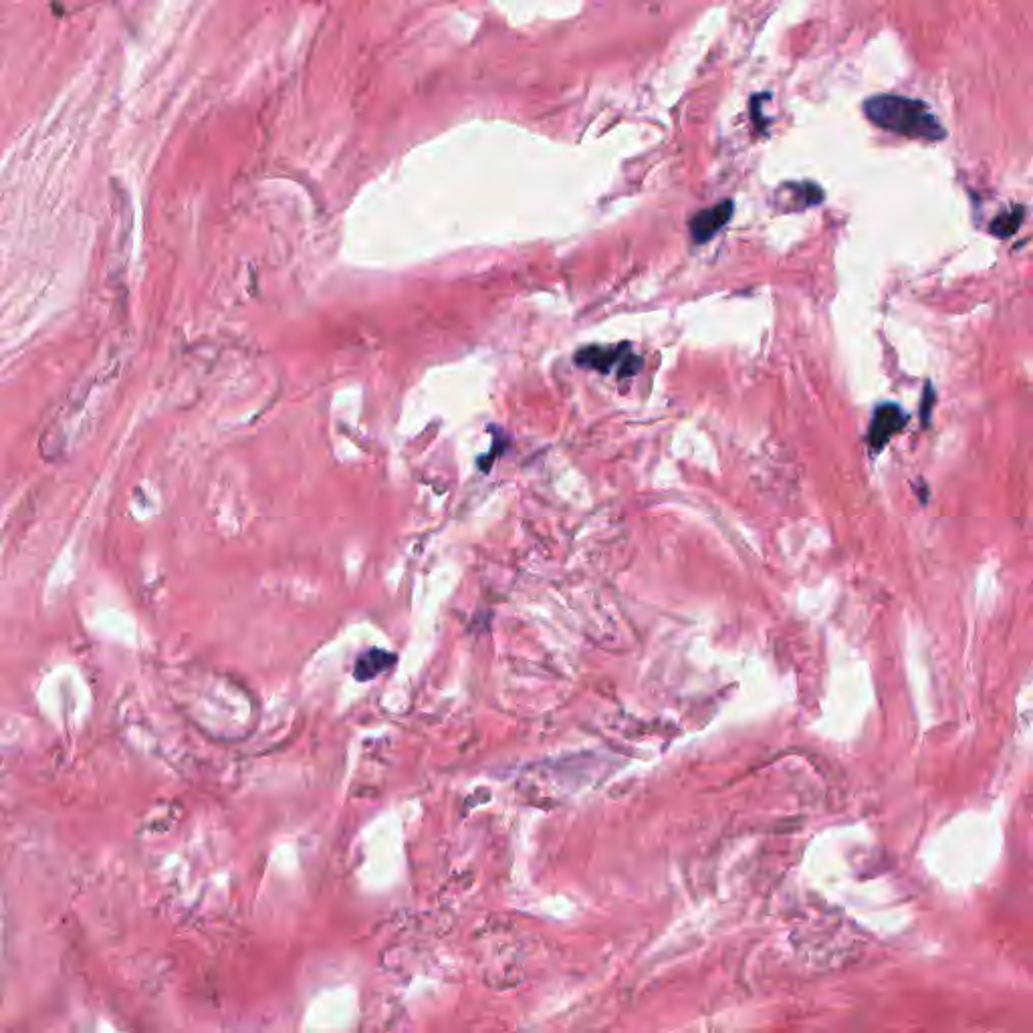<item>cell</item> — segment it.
Instances as JSON below:
<instances>
[{
	"mask_svg": "<svg viewBox=\"0 0 1033 1033\" xmlns=\"http://www.w3.org/2000/svg\"><path fill=\"white\" fill-rule=\"evenodd\" d=\"M864 113L874 126L904 138L927 142H939L947 138L943 124L921 99L886 93L874 95L864 103Z\"/></svg>",
	"mask_w": 1033,
	"mask_h": 1033,
	"instance_id": "obj_1",
	"label": "cell"
},
{
	"mask_svg": "<svg viewBox=\"0 0 1033 1033\" xmlns=\"http://www.w3.org/2000/svg\"><path fill=\"white\" fill-rule=\"evenodd\" d=\"M576 364L582 368L598 370L602 374L618 372L620 378H632L642 368V360L638 356H634V352L630 350V346H626V343L624 346H614V348H604V346L584 348L578 352Z\"/></svg>",
	"mask_w": 1033,
	"mask_h": 1033,
	"instance_id": "obj_2",
	"label": "cell"
},
{
	"mask_svg": "<svg viewBox=\"0 0 1033 1033\" xmlns=\"http://www.w3.org/2000/svg\"><path fill=\"white\" fill-rule=\"evenodd\" d=\"M908 422V416L904 410L894 402H884L876 406L870 428H868V446L874 452H880L892 436H896Z\"/></svg>",
	"mask_w": 1033,
	"mask_h": 1033,
	"instance_id": "obj_3",
	"label": "cell"
},
{
	"mask_svg": "<svg viewBox=\"0 0 1033 1033\" xmlns=\"http://www.w3.org/2000/svg\"><path fill=\"white\" fill-rule=\"evenodd\" d=\"M733 212H735L733 200H723L711 208L697 212L691 218V222H688L693 241L699 245L709 243L721 231V228H725L729 224V220L733 218Z\"/></svg>",
	"mask_w": 1033,
	"mask_h": 1033,
	"instance_id": "obj_4",
	"label": "cell"
},
{
	"mask_svg": "<svg viewBox=\"0 0 1033 1033\" xmlns=\"http://www.w3.org/2000/svg\"><path fill=\"white\" fill-rule=\"evenodd\" d=\"M394 662H396V654L380 650V648H372L358 658L354 674L358 680H372L378 674L390 670L394 666Z\"/></svg>",
	"mask_w": 1033,
	"mask_h": 1033,
	"instance_id": "obj_5",
	"label": "cell"
},
{
	"mask_svg": "<svg viewBox=\"0 0 1033 1033\" xmlns=\"http://www.w3.org/2000/svg\"><path fill=\"white\" fill-rule=\"evenodd\" d=\"M789 190V202L793 210H801L808 206H816L824 200V192L812 184V182H801V184H785Z\"/></svg>",
	"mask_w": 1033,
	"mask_h": 1033,
	"instance_id": "obj_6",
	"label": "cell"
},
{
	"mask_svg": "<svg viewBox=\"0 0 1033 1033\" xmlns=\"http://www.w3.org/2000/svg\"><path fill=\"white\" fill-rule=\"evenodd\" d=\"M1023 216H1025V208L1023 206H1017V208H1011L1009 212H1001L999 216H995V220L991 222L989 231L999 237V239H1009L1013 237L1019 226L1023 222Z\"/></svg>",
	"mask_w": 1033,
	"mask_h": 1033,
	"instance_id": "obj_7",
	"label": "cell"
}]
</instances>
